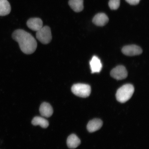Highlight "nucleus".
<instances>
[{
  "label": "nucleus",
  "instance_id": "obj_1",
  "mask_svg": "<svg viewBox=\"0 0 149 149\" xmlns=\"http://www.w3.org/2000/svg\"><path fill=\"white\" fill-rule=\"evenodd\" d=\"M12 36L18 42L20 49L24 53L31 54L36 51L37 42L30 33L24 30L18 29L13 33Z\"/></svg>",
  "mask_w": 149,
  "mask_h": 149
},
{
  "label": "nucleus",
  "instance_id": "obj_2",
  "mask_svg": "<svg viewBox=\"0 0 149 149\" xmlns=\"http://www.w3.org/2000/svg\"><path fill=\"white\" fill-rule=\"evenodd\" d=\"M134 92V87L130 84L123 86L117 91L116 96L117 101L124 103L131 98Z\"/></svg>",
  "mask_w": 149,
  "mask_h": 149
},
{
  "label": "nucleus",
  "instance_id": "obj_3",
  "mask_svg": "<svg viewBox=\"0 0 149 149\" xmlns=\"http://www.w3.org/2000/svg\"><path fill=\"white\" fill-rule=\"evenodd\" d=\"M71 89L74 95L82 98L88 97L91 91L90 86L83 84H75L72 86Z\"/></svg>",
  "mask_w": 149,
  "mask_h": 149
},
{
  "label": "nucleus",
  "instance_id": "obj_4",
  "mask_svg": "<svg viewBox=\"0 0 149 149\" xmlns=\"http://www.w3.org/2000/svg\"><path fill=\"white\" fill-rule=\"evenodd\" d=\"M36 38L44 44H47L51 42L52 35L51 29L48 26L42 27L40 30L37 31Z\"/></svg>",
  "mask_w": 149,
  "mask_h": 149
},
{
  "label": "nucleus",
  "instance_id": "obj_5",
  "mask_svg": "<svg viewBox=\"0 0 149 149\" xmlns=\"http://www.w3.org/2000/svg\"><path fill=\"white\" fill-rule=\"evenodd\" d=\"M111 75L113 79L121 80L125 79L127 77L128 73L125 67L120 65L111 70Z\"/></svg>",
  "mask_w": 149,
  "mask_h": 149
},
{
  "label": "nucleus",
  "instance_id": "obj_6",
  "mask_svg": "<svg viewBox=\"0 0 149 149\" xmlns=\"http://www.w3.org/2000/svg\"><path fill=\"white\" fill-rule=\"evenodd\" d=\"M122 51L124 55L130 56L140 55L143 52L142 49L136 45L124 46L123 48Z\"/></svg>",
  "mask_w": 149,
  "mask_h": 149
},
{
  "label": "nucleus",
  "instance_id": "obj_7",
  "mask_svg": "<svg viewBox=\"0 0 149 149\" xmlns=\"http://www.w3.org/2000/svg\"><path fill=\"white\" fill-rule=\"evenodd\" d=\"M27 25L29 29L37 31L43 27V22L40 18H32L28 20Z\"/></svg>",
  "mask_w": 149,
  "mask_h": 149
},
{
  "label": "nucleus",
  "instance_id": "obj_8",
  "mask_svg": "<svg viewBox=\"0 0 149 149\" xmlns=\"http://www.w3.org/2000/svg\"><path fill=\"white\" fill-rule=\"evenodd\" d=\"M109 21V18L107 15L103 13L96 14L93 18V22L95 25L99 26H103Z\"/></svg>",
  "mask_w": 149,
  "mask_h": 149
},
{
  "label": "nucleus",
  "instance_id": "obj_9",
  "mask_svg": "<svg viewBox=\"0 0 149 149\" xmlns=\"http://www.w3.org/2000/svg\"><path fill=\"white\" fill-rule=\"evenodd\" d=\"M90 65L92 73H98L101 70L102 65L100 59L96 56H94L90 61Z\"/></svg>",
  "mask_w": 149,
  "mask_h": 149
},
{
  "label": "nucleus",
  "instance_id": "obj_10",
  "mask_svg": "<svg viewBox=\"0 0 149 149\" xmlns=\"http://www.w3.org/2000/svg\"><path fill=\"white\" fill-rule=\"evenodd\" d=\"M102 125V122L99 119H95L88 122L87 128L88 132L93 133L100 130Z\"/></svg>",
  "mask_w": 149,
  "mask_h": 149
},
{
  "label": "nucleus",
  "instance_id": "obj_11",
  "mask_svg": "<svg viewBox=\"0 0 149 149\" xmlns=\"http://www.w3.org/2000/svg\"><path fill=\"white\" fill-rule=\"evenodd\" d=\"M40 114L43 117H49L53 114V108L47 102H44L41 105L40 108Z\"/></svg>",
  "mask_w": 149,
  "mask_h": 149
},
{
  "label": "nucleus",
  "instance_id": "obj_12",
  "mask_svg": "<svg viewBox=\"0 0 149 149\" xmlns=\"http://www.w3.org/2000/svg\"><path fill=\"white\" fill-rule=\"evenodd\" d=\"M67 145L70 149L77 148L81 144V140L77 136L72 134L69 136L67 141Z\"/></svg>",
  "mask_w": 149,
  "mask_h": 149
},
{
  "label": "nucleus",
  "instance_id": "obj_13",
  "mask_svg": "<svg viewBox=\"0 0 149 149\" xmlns=\"http://www.w3.org/2000/svg\"><path fill=\"white\" fill-rule=\"evenodd\" d=\"M11 10L10 5L7 0H0V16L7 15Z\"/></svg>",
  "mask_w": 149,
  "mask_h": 149
},
{
  "label": "nucleus",
  "instance_id": "obj_14",
  "mask_svg": "<svg viewBox=\"0 0 149 149\" xmlns=\"http://www.w3.org/2000/svg\"><path fill=\"white\" fill-rule=\"evenodd\" d=\"M68 4L74 12H81L84 9L83 0H69Z\"/></svg>",
  "mask_w": 149,
  "mask_h": 149
},
{
  "label": "nucleus",
  "instance_id": "obj_15",
  "mask_svg": "<svg viewBox=\"0 0 149 149\" xmlns=\"http://www.w3.org/2000/svg\"><path fill=\"white\" fill-rule=\"evenodd\" d=\"M34 126L40 125L43 128H46L49 126V122L43 117L36 116L34 117L31 122Z\"/></svg>",
  "mask_w": 149,
  "mask_h": 149
},
{
  "label": "nucleus",
  "instance_id": "obj_16",
  "mask_svg": "<svg viewBox=\"0 0 149 149\" xmlns=\"http://www.w3.org/2000/svg\"><path fill=\"white\" fill-rule=\"evenodd\" d=\"M120 0H110L109 5L111 10H115L118 9L120 7Z\"/></svg>",
  "mask_w": 149,
  "mask_h": 149
},
{
  "label": "nucleus",
  "instance_id": "obj_17",
  "mask_svg": "<svg viewBox=\"0 0 149 149\" xmlns=\"http://www.w3.org/2000/svg\"><path fill=\"white\" fill-rule=\"evenodd\" d=\"M125 1L130 5H136L139 4L141 0H125Z\"/></svg>",
  "mask_w": 149,
  "mask_h": 149
}]
</instances>
